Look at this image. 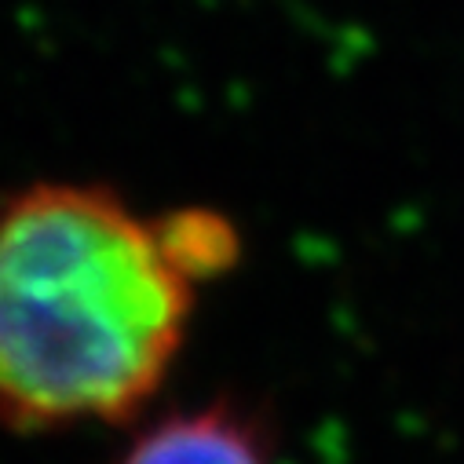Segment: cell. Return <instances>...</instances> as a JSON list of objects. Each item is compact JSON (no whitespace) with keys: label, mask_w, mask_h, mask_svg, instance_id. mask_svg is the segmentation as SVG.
<instances>
[{"label":"cell","mask_w":464,"mask_h":464,"mask_svg":"<svg viewBox=\"0 0 464 464\" xmlns=\"http://www.w3.org/2000/svg\"><path fill=\"white\" fill-rule=\"evenodd\" d=\"M121 464H271L264 435L242 410L205 406L143 431Z\"/></svg>","instance_id":"obj_2"},{"label":"cell","mask_w":464,"mask_h":464,"mask_svg":"<svg viewBox=\"0 0 464 464\" xmlns=\"http://www.w3.org/2000/svg\"><path fill=\"white\" fill-rule=\"evenodd\" d=\"M158 230L169 256L194 285L238 264V253H242L238 230L227 216L212 208H176L158 219Z\"/></svg>","instance_id":"obj_3"},{"label":"cell","mask_w":464,"mask_h":464,"mask_svg":"<svg viewBox=\"0 0 464 464\" xmlns=\"http://www.w3.org/2000/svg\"><path fill=\"white\" fill-rule=\"evenodd\" d=\"M194 282L158 219L106 187L37 183L0 205V424L121 420L165 381Z\"/></svg>","instance_id":"obj_1"}]
</instances>
